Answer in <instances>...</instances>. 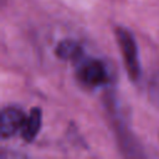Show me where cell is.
Segmentation results:
<instances>
[{
    "label": "cell",
    "instance_id": "obj_2",
    "mask_svg": "<svg viewBox=\"0 0 159 159\" xmlns=\"http://www.w3.org/2000/svg\"><path fill=\"white\" fill-rule=\"evenodd\" d=\"M76 76L87 88H97L109 82V72L104 62L93 57L82 56L76 62Z\"/></svg>",
    "mask_w": 159,
    "mask_h": 159
},
{
    "label": "cell",
    "instance_id": "obj_5",
    "mask_svg": "<svg viewBox=\"0 0 159 159\" xmlns=\"http://www.w3.org/2000/svg\"><path fill=\"white\" fill-rule=\"evenodd\" d=\"M55 52H56V56L60 57L61 60L73 61V62H77L82 56H84L82 46L80 45V42H77L75 40H63V41H61L56 46Z\"/></svg>",
    "mask_w": 159,
    "mask_h": 159
},
{
    "label": "cell",
    "instance_id": "obj_1",
    "mask_svg": "<svg viewBox=\"0 0 159 159\" xmlns=\"http://www.w3.org/2000/svg\"><path fill=\"white\" fill-rule=\"evenodd\" d=\"M116 39L117 43L120 48V53L123 57V63L125 66L127 73L132 81H138L142 76V67L138 53V45L133 34L122 26L116 27Z\"/></svg>",
    "mask_w": 159,
    "mask_h": 159
},
{
    "label": "cell",
    "instance_id": "obj_4",
    "mask_svg": "<svg viewBox=\"0 0 159 159\" xmlns=\"http://www.w3.org/2000/svg\"><path fill=\"white\" fill-rule=\"evenodd\" d=\"M41 125H42V111L41 108L35 107L30 111L21 129V137L24 138V140L27 143L32 142L37 137Z\"/></svg>",
    "mask_w": 159,
    "mask_h": 159
},
{
    "label": "cell",
    "instance_id": "obj_3",
    "mask_svg": "<svg viewBox=\"0 0 159 159\" xmlns=\"http://www.w3.org/2000/svg\"><path fill=\"white\" fill-rule=\"evenodd\" d=\"M26 114L24 111L16 106H6L1 111V125L0 135L1 139L15 135L17 132H21L24 123L26 120Z\"/></svg>",
    "mask_w": 159,
    "mask_h": 159
},
{
    "label": "cell",
    "instance_id": "obj_6",
    "mask_svg": "<svg viewBox=\"0 0 159 159\" xmlns=\"http://www.w3.org/2000/svg\"><path fill=\"white\" fill-rule=\"evenodd\" d=\"M148 96L150 102L159 109V71L154 73L148 86Z\"/></svg>",
    "mask_w": 159,
    "mask_h": 159
}]
</instances>
